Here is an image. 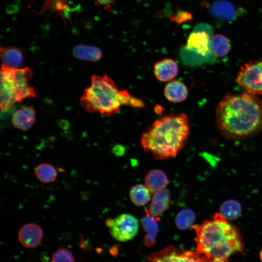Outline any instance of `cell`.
I'll list each match as a JSON object with an SVG mask.
<instances>
[{
    "label": "cell",
    "mask_w": 262,
    "mask_h": 262,
    "mask_svg": "<svg viewBox=\"0 0 262 262\" xmlns=\"http://www.w3.org/2000/svg\"><path fill=\"white\" fill-rule=\"evenodd\" d=\"M216 124L224 135L244 138L262 128V100L248 93L226 96L216 109Z\"/></svg>",
    "instance_id": "1"
},
{
    "label": "cell",
    "mask_w": 262,
    "mask_h": 262,
    "mask_svg": "<svg viewBox=\"0 0 262 262\" xmlns=\"http://www.w3.org/2000/svg\"><path fill=\"white\" fill-rule=\"evenodd\" d=\"M190 131L185 114H170L155 121L142 134L145 151L156 160L175 157L184 147Z\"/></svg>",
    "instance_id": "2"
},
{
    "label": "cell",
    "mask_w": 262,
    "mask_h": 262,
    "mask_svg": "<svg viewBox=\"0 0 262 262\" xmlns=\"http://www.w3.org/2000/svg\"><path fill=\"white\" fill-rule=\"evenodd\" d=\"M192 228L196 232V252L208 259L228 261L243 249L238 230L221 213Z\"/></svg>",
    "instance_id": "3"
},
{
    "label": "cell",
    "mask_w": 262,
    "mask_h": 262,
    "mask_svg": "<svg viewBox=\"0 0 262 262\" xmlns=\"http://www.w3.org/2000/svg\"><path fill=\"white\" fill-rule=\"evenodd\" d=\"M138 104L139 99L131 96L126 90H119L106 75H93L90 86L80 98V105L87 112H99L107 116L117 113L123 105L136 108Z\"/></svg>",
    "instance_id": "4"
},
{
    "label": "cell",
    "mask_w": 262,
    "mask_h": 262,
    "mask_svg": "<svg viewBox=\"0 0 262 262\" xmlns=\"http://www.w3.org/2000/svg\"><path fill=\"white\" fill-rule=\"evenodd\" d=\"M33 76L29 67L12 68L2 65L0 69V105L1 112L10 111L16 102L35 97V91L28 84Z\"/></svg>",
    "instance_id": "5"
},
{
    "label": "cell",
    "mask_w": 262,
    "mask_h": 262,
    "mask_svg": "<svg viewBox=\"0 0 262 262\" xmlns=\"http://www.w3.org/2000/svg\"><path fill=\"white\" fill-rule=\"evenodd\" d=\"M105 224L113 237L124 242L131 240L137 233L139 223L137 218L129 213H122L114 219L108 218Z\"/></svg>",
    "instance_id": "6"
},
{
    "label": "cell",
    "mask_w": 262,
    "mask_h": 262,
    "mask_svg": "<svg viewBox=\"0 0 262 262\" xmlns=\"http://www.w3.org/2000/svg\"><path fill=\"white\" fill-rule=\"evenodd\" d=\"M237 82L247 93L256 97L262 96V61L246 63L242 66Z\"/></svg>",
    "instance_id": "7"
},
{
    "label": "cell",
    "mask_w": 262,
    "mask_h": 262,
    "mask_svg": "<svg viewBox=\"0 0 262 262\" xmlns=\"http://www.w3.org/2000/svg\"><path fill=\"white\" fill-rule=\"evenodd\" d=\"M206 258L197 252L180 251L168 247L148 257L149 262H204Z\"/></svg>",
    "instance_id": "8"
},
{
    "label": "cell",
    "mask_w": 262,
    "mask_h": 262,
    "mask_svg": "<svg viewBox=\"0 0 262 262\" xmlns=\"http://www.w3.org/2000/svg\"><path fill=\"white\" fill-rule=\"evenodd\" d=\"M43 237L41 227L33 223H28L23 226L18 232V240L25 247L33 248L39 245Z\"/></svg>",
    "instance_id": "9"
},
{
    "label": "cell",
    "mask_w": 262,
    "mask_h": 262,
    "mask_svg": "<svg viewBox=\"0 0 262 262\" xmlns=\"http://www.w3.org/2000/svg\"><path fill=\"white\" fill-rule=\"evenodd\" d=\"M210 35L205 31H194L187 39L185 48L203 56H205L210 51Z\"/></svg>",
    "instance_id": "10"
},
{
    "label": "cell",
    "mask_w": 262,
    "mask_h": 262,
    "mask_svg": "<svg viewBox=\"0 0 262 262\" xmlns=\"http://www.w3.org/2000/svg\"><path fill=\"white\" fill-rule=\"evenodd\" d=\"M209 12L213 17L227 21L235 19L240 12L234 4L226 0L214 1L210 5Z\"/></svg>",
    "instance_id": "11"
},
{
    "label": "cell",
    "mask_w": 262,
    "mask_h": 262,
    "mask_svg": "<svg viewBox=\"0 0 262 262\" xmlns=\"http://www.w3.org/2000/svg\"><path fill=\"white\" fill-rule=\"evenodd\" d=\"M35 120V112L32 106H25L17 109L12 116V122L15 128L24 131L29 130Z\"/></svg>",
    "instance_id": "12"
},
{
    "label": "cell",
    "mask_w": 262,
    "mask_h": 262,
    "mask_svg": "<svg viewBox=\"0 0 262 262\" xmlns=\"http://www.w3.org/2000/svg\"><path fill=\"white\" fill-rule=\"evenodd\" d=\"M178 66L172 59L165 58L156 63L154 66V74L161 82H168L178 74Z\"/></svg>",
    "instance_id": "13"
},
{
    "label": "cell",
    "mask_w": 262,
    "mask_h": 262,
    "mask_svg": "<svg viewBox=\"0 0 262 262\" xmlns=\"http://www.w3.org/2000/svg\"><path fill=\"white\" fill-rule=\"evenodd\" d=\"M170 202V193L168 189L164 188L154 193L148 210L149 213L158 217L166 211Z\"/></svg>",
    "instance_id": "14"
},
{
    "label": "cell",
    "mask_w": 262,
    "mask_h": 262,
    "mask_svg": "<svg viewBox=\"0 0 262 262\" xmlns=\"http://www.w3.org/2000/svg\"><path fill=\"white\" fill-rule=\"evenodd\" d=\"M158 217L151 215L148 210H146V215L141 219V223L147 233L143 239L144 245L151 247L156 243L157 235L159 230Z\"/></svg>",
    "instance_id": "15"
},
{
    "label": "cell",
    "mask_w": 262,
    "mask_h": 262,
    "mask_svg": "<svg viewBox=\"0 0 262 262\" xmlns=\"http://www.w3.org/2000/svg\"><path fill=\"white\" fill-rule=\"evenodd\" d=\"M145 185L151 193L166 188L168 179L166 174L158 169L149 171L145 177Z\"/></svg>",
    "instance_id": "16"
},
{
    "label": "cell",
    "mask_w": 262,
    "mask_h": 262,
    "mask_svg": "<svg viewBox=\"0 0 262 262\" xmlns=\"http://www.w3.org/2000/svg\"><path fill=\"white\" fill-rule=\"evenodd\" d=\"M188 89L182 82L173 81L168 82L164 89L166 98L172 102H180L184 100L188 96Z\"/></svg>",
    "instance_id": "17"
},
{
    "label": "cell",
    "mask_w": 262,
    "mask_h": 262,
    "mask_svg": "<svg viewBox=\"0 0 262 262\" xmlns=\"http://www.w3.org/2000/svg\"><path fill=\"white\" fill-rule=\"evenodd\" d=\"M0 52L2 65L10 67L19 68L23 64V53L19 48L1 47Z\"/></svg>",
    "instance_id": "18"
},
{
    "label": "cell",
    "mask_w": 262,
    "mask_h": 262,
    "mask_svg": "<svg viewBox=\"0 0 262 262\" xmlns=\"http://www.w3.org/2000/svg\"><path fill=\"white\" fill-rule=\"evenodd\" d=\"M73 54L78 59L97 62L101 59L103 53L101 49L97 47L81 44L74 48Z\"/></svg>",
    "instance_id": "19"
},
{
    "label": "cell",
    "mask_w": 262,
    "mask_h": 262,
    "mask_svg": "<svg viewBox=\"0 0 262 262\" xmlns=\"http://www.w3.org/2000/svg\"><path fill=\"white\" fill-rule=\"evenodd\" d=\"M231 47L229 39L223 34H216L210 37V51L215 57H222L227 55Z\"/></svg>",
    "instance_id": "20"
},
{
    "label": "cell",
    "mask_w": 262,
    "mask_h": 262,
    "mask_svg": "<svg viewBox=\"0 0 262 262\" xmlns=\"http://www.w3.org/2000/svg\"><path fill=\"white\" fill-rule=\"evenodd\" d=\"M151 193L145 184H137L131 187L129 196L133 204L137 206H143L151 200Z\"/></svg>",
    "instance_id": "21"
},
{
    "label": "cell",
    "mask_w": 262,
    "mask_h": 262,
    "mask_svg": "<svg viewBox=\"0 0 262 262\" xmlns=\"http://www.w3.org/2000/svg\"><path fill=\"white\" fill-rule=\"evenodd\" d=\"M34 174L42 183L54 182L57 177V171L53 165L48 163L38 164L35 168Z\"/></svg>",
    "instance_id": "22"
},
{
    "label": "cell",
    "mask_w": 262,
    "mask_h": 262,
    "mask_svg": "<svg viewBox=\"0 0 262 262\" xmlns=\"http://www.w3.org/2000/svg\"><path fill=\"white\" fill-rule=\"evenodd\" d=\"M195 219L194 212L189 209L180 211L175 218V224L178 229H186L193 225Z\"/></svg>",
    "instance_id": "23"
},
{
    "label": "cell",
    "mask_w": 262,
    "mask_h": 262,
    "mask_svg": "<svg viewBox=\"0 0 262 262\" xmlns=\"http://www.w3.org/2000/svg\"><path fill=\"white\" fill-rule=\"evenodd\" d=\"M241 212L240 204L234 201L224 203L221 207V214L226 219L236 218Z\"/></svg>",
    "instance_id": "24"
},
{
    "label": "cell",
    "mask_w": 262,
    "mask_h": 262,
    "mask_svg": "<svg viewBox=\"0 0 262 262\" xmlns=\"http://www.w3.org/2000/svg\"><path fill=\"white\" fill-rule=\"evenodd\" d=\"M51 262H74V258L69 250L61 248L53 254Z\"/></svg>",
    "instance_id": "25"
},
{
    "label": "cell",
    "mask_w": 262,
    "mask_h": 262,
    "mask_svg": "<svg viewBox=\"0 0 262 262\" xmlns=\"http://www.w3.org/2000/svg\"><path fill=\"white\" fill-rule=\"evenodd\" d=\"M192 18V14L185 11L179 9L177 10L176 13L170 16L169 19L177 24H181L190 20Z\"/></svg>",
    "instance_id": "26"
},
{
    "label": "cell",
    "mask_w": 262,
    "mask_h": 262,
    "mask_svg": "<svg viewBox=\"0 0 262 262\" xmlns=\"http://www.w3.org/2000/svg\"><path fill=\"white\" fill-rule=\"evenodd\" d=\"M113 151L116 155H121L124 151V147H122L121 145L115 146L114 147Z\"/></svg>",
    "instance_id": "27"
},
{
    "label": "cell",
    "mask_w": 262,
    "mask_h": 262,
    "mask_svg": "<svg viewBox=\"0 0 262 262\" xmlns=\"http://www.w3.org/2000/svg\"><path fill=\"white\" fill-rule=\"evenodd\" d=\"M101 4L104 5H110L114 2V0H97Z\"/></svg>",
    "instance_id": "28"
},
{
    "label": "cell",
    "mask_w": 262,
    "mask_h": 262,
    "mask_svg": "<svg viewBox=\"0 0 262 262\" xmlns=\"http://www.w3.org/2000/svg\"><path fill=\"white\" fill-rule=\"evenodd\" d=\"M154 111L156 114L161 115L164 111L163 107L160 105H157L154 107Z\"/></svg>",
    "instance_id": "29"
},
{
    "label": "cell",
    "mask_w": 262,
    "mask_h": 262,
    "mask_svg": "<svg viewBox=\"0 0 262 262\" xmlns=\"http://www.w3.org/2000/svg\"><path fill=\"white\" fill-rule=\"evenodd\" d=\"M204 262H228V261H220L216 260H210L206 259Z\"/></svg>",
    "instance_id": "30"
},
{
    "label": "cell",
    "mask_w": 262,
    "mask_h": 262,
    "mask_svg": "<svg viewBox=\"0 0 262 262\" xmlns=\"http://www.w3.org/2000/svg\"><path fill=\"white\" fill-rule=\"evenodd\" d=\"M260 257L261 260L262 262V249L261 250L260 252Z\"/></svg>",
    "instance_id": "31"
}]
</instances>
